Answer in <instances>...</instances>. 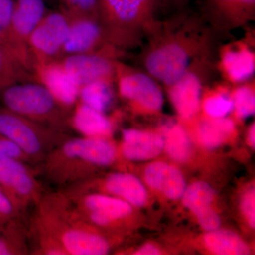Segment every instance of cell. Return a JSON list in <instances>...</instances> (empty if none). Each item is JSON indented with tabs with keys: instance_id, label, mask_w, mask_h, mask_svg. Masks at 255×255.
I'll return each instance as SVG.
<instances>
[{
	"instance_id": "obj_1",
	"label": "cell",
	"mask_w": 255,
	"mask_h": 255,
	"mask_svg": "<svg viewBox=\"0 0 255 255\" xmlns=\"http://www.w3.org/2000/svg\"><path fill=\"white\" fill-rule=\"evenodd\" d=\"M31 255H105L110 240L87 222L63 191L45 193L28 226Z\"/></svg>"
},
{
	"instance_id": "obj_2",
	"label": "cell",
	"mask_w": 255,
	"mask_h": 255,
	"mask_svg": "<svg viewBox=\"0 0 255 255\" xmlns=\"http://www.w3.org/2000/svg\"><path fill=\"white\" fill-rule=\"evenodd\" d=\"M145 39L142 65L146 73L167 87L196 60L205 58L210 35L201 18L181 14L166 21L156 20Z\"/></svg>"
},
{
	"instance_id": "obj_3",
	"label": "cell",
	"mask_w": 255,
	"mask_h": 255,
	"mask_svg": "<svg viewBox=\"0 0 255 255\" xmlns=\"http://www.w3.org/2000/svg\"><path fill=\"white\" fill-rule=\"evenodd\" d=\"M117 158L113 144L102 137L70 136L45 157L42 172L50 183L65 188L93 177Z\"/></svg>"
},
{
	"instance_id": "obj_4",
	"label": "cell",
	"mask_w": 255,
	"mask_h": 255,
	"mask_svg": "<svg viewBox=\"0 0 255 255\" xmlns=\"http://www.w3.org/2000/svg\"><path fill=\"white\" fill-rule=\"evenodd\" d=\"M159 0H98V22L107 43L117 50L141 44L156 21Z\"/></svg>"
},
{
	"instance_id": "obj_5",
	"label": "cell",
	"mask_w": 255,
	"mask_h": 255,
	"mask_svg": "<svg viewBox=\"0 0 255 255\" xmlns=\"http://www.w3.org/2000/svg\"><path fill=\"white\" fill-rule=\"evenodd\" d=\"M0 102L36 123L64 132L71 128L70 106L58 98L44 84L35 81L11 85L0 94Z\"/></svg>"
},
{
	"instance_id": "obj_6",
	"label": "cell",
	"mask_w": 255,
	"mask_h": 255,
	"mask_svg": "<svg viewBox=\"0 0 255 255\" xmlns=\"http://www.w3.org/2000/svg\"><path fill=\"white\" fill-rule=\"evenodd\" d=\"M0 133L17 145L32 163H41L55 147L70 136L30 120L0 104Z\"/></svg>"
},
{
	"instance_id": "obj_7",
	"label": "cell",
	"mask_w": 255,
	"mask_h": 255,
	"mask_svg": "<svg viewBox=\"0 0 255 255\" xmlns=\"http://www.w3.org/2000/svg\"><path fill=\"white\" fill-rule=\"evenodd\" d=\"M34 167L20 159L0 160V189L22 215L28 208L36 206L45 194Z\"/></svg>"
},
{
	"instance_id": "obj_8",
	"label": "cell",
	"mask_w": 255,
	"mask_h": 255,
	"mask_svg": "<svg viewBox=\"0 0 255 255\" xmlns=\"http://www.w3.org/2000/svg\"><path fill=\"white\" fill-rule=\"evenodd\" d=\"M117 51L108 46L96 53L65 55L55 63L80 90L94 82L114 81Z\"/></svg>"
},
{
	"instance_id": "obj_9",
	"label": "cell",
	"mask_w": 255,
	"mask_h": 255,
	"mask_svg": "<svg viewBox=\"0 0 255 255\" xmlns=\"http://www.w3.org/2000/svg\"><path fill=\"white\" fill-rule=\"evenodd\" d=\"M70 25V20L61 11L46 13L28 41L36 69L58 61L63 57Z\"/></svg>"
},
{
	"instance_id": "obj_10",
	"label": "cell",
	"mask_w": 255,
	"mask_h": 255,
	"mask_svg": "<svg viewBox=\"0 0 255 255\" xmlns=\"http://www.w3.org/2000/svg\"><path fill=\"white\" fill-rule=\"evenodd\" d=\"M62 191L68 197L99 193L123 199L135 206H143L147 200V192L141 182L132 174L122 172L109 174L100 180L90 177L63 188Z\"/></svg>"
},
{
	"instance_id": "obj_11",
	"label": "cell",
	"mask_w": 255,
	"mask_h": 255,
	"mask_svg": "<svg viewBox=\"0 0 255 255\" xmlns=\"http://www.w3.org/2000/svg\"><path fill=\"white\" fill-rule=\"evenodd\" d=\"M115 79L120 95L133 105L148 112H158L163 95L158 82L148 73L130 68L117 60Z\"/></svg>"
},
{
	"instance_id": "obj_12",
	"label": "cell",
	"mask_w": 255,
	"mask_h": 255,
	"mask_svg": "<svg viewBox=\"0 0 255 255\" xmlns=\"http://www.w3.org/2000/svg\"><path fill=\"white\" fill-rule=\"evenodd\" d=\"M206 58V57H205ZM202 58L196 60L180 78L167 86L169 98L182 118H193L197 114L202 97Z\"/></svg>"
},
{
	"instance_id": "obj_13",
	"label": "cell",
	"mask_w": 255,
	"mask_h": 255,
	"mask_svg": "<svg viewBox=\"0 0 255 255\" xmlns=\"http://www.w3.org/2000/svg\"><path fill=\"white\" fill-rule=\"evenodd\" d=\"M204 12L216 31H231L255 20V0H204Z\"/></svg>"
},
{
	"instance_id": "obj_14",
	"label": "cell",
	"mask_w": 255,
	"mask_h": 255,
	"mask_svg": "<svg viewBox=\"0 0 255 255\" xmlns=\"http://www.w3.org/2000/svg\"><path fill=\"white\" fill-rule=\"evenodd\" d=\"M219 67L228 82L248 81L255 71V52L246 40L228 43L221 50Z\"/></svg>"
},
{
	"instance_id": "obj_15",
	"label": "cell",
	"mask_w": 255,
	"mask_h": 255,
	"mask_svg": "<svg viewBox=\"0 0 255 255\" xmlns=\"http://www.w3.org/2000/svg\"><path fill=\"white\" fill-rule=\"evenodd\" d=\"M70 30L64 46L63 57L96 53L111 46L107 43L98 21L76 18L70 20Z\"/></svg>"
},
{
	"instance_id": "obj_16",
	"label": "cell",
	"mask_w": 255,
	"mask_h": 255,
	"mask_svg": "<svg viewBox=\"0 0 255 255\" xmlns=\"http://www.w3.org/2000/svg\"><path fill=\"white\" fill-rule=\"evenodd\" d=\"M122 153L130 161H142L152 159L160 154L164 148L162 137L152 132L135 129L123 131Z\"/></svg>"
},
{
	"instance_id": "obj_17",
	"label": "cell",
	"mask_w": 255,
	"mask_h": 255,
	"mask_svg": "<svg viewBox=\"0 0 255 255\" xmlns=\"http://www.w3.org/2000/svg\"><path fill=\"white\" fill-rule=\"evenodd\" d=\"M12 25L18 41L28 47L32 32L46 14L44 0H13Z\"/></svg>"
},
{
	"instance_id": "obj_18",
	"label": "cell",
	"mask_w": 255,
	"mask_h": 255,
	"mask_svg": "<svg viewBox=\"0 0 255 255\" xmlns=\"http://www.w3.org/2000/svg\"><path fill=\"white\" fill-rule=\"evenodd\" d=\"M13 0H0V46L11 52L36 75V63L31 50L18 41L13 29Z\"/></svg>"
},
{
	"instance_id": "obj_19",
	"label": "cell",
	"mask_w": 255,
	"mask_h": 255,
	"mask_svg": "<svg viewBox=\"0 0 255 255\" xmlns=\"http://www.w3.org/2000/svg\"><path fill=\"white\" fill-rule=\"evenodd\" d=\"M146 182L171 199L181 197L185 190V182L181 172L165 162L150 164L145 169Z\"/></svg>"
},
{
	"instance_id": "obj_20",
	"label": "cell",
	"mask_w": 255,
	"mask_h": 255,
	"mask_svg": "<svg viewBox=\"0 0 255 255\" xmlns=\"http://www.w3.org/2000/svg\"><path fill=\"white\" fill-rule=\"evenodd\" d=\"M23 216L0 223V255H31L27 225Z\"/></svg>"
},
{
	"instance_id": "obj_21",
	"label": "cell",
	"mask_w": 255,
	"mask_h": 255,
	"mask_svg": "<svg viewBox=\"0 0 255 255\" xmlns=\"http://www.w3.org/2000/svg\"><path fill=\"white\" fill-rule=\"evenodd\" d=\"M34 73L28 70L9 50L0 46V94L11 85L26 82H38Z\"/></svg>"
},
{
	"instance_id": "obj_22",
	"label": "cell",
	"mask_w": 255,
	"mask_h": 255,
	"mask_svg": "<svg viewBox=\"0 0 255 255\" xmlns=\"http://www.w3.org/2000/svg\"><path fill=\"white\" fill-rule=\"evenodd\" d=\"M235 130L234 122L226 117L203 119L197 127L201 143L209 149L216 148L222 145L234 133Z\"/></svg>"
},
{
	"instance_id": "obj_23",
	"label": "cell",
	"mask_w": 255,
	"mask_h": 255,
	"mask_svg": "<svg viewBox=\"0 0 255 255\" xmlns=\"http://www.w3.org/2000/svg\"><path fill=\"white\" fill-rule=\"evenodd\" d=\"M207 248L219 255H246L250 254L248 246L237 235L228 231H211L204 238Z\"/></svg>"
},
{
	"instance_id": "obj_24",
	"label": "cell",
	"mask_w": 255,
	"mask_h": 255,
	"mask_svg": "<svg viewBox=\"0 0 255 255\" xmlns=\"http://www.w3.org/2000/svg\"><path fill=\"white\" fill-rule=\"evenodd\" d=\"M164 147L175 160L183 162L190 155V141L187 132L179 125L168 127L164 131Z\"/></svg>"
},
{
	"instance_id": "obj_25",
	"label": "cell",
	"mask_w": 255,
	"mask_h": 255,
	"mask_svg": "<svg viewBox=\"0 0 255 255\" xmlns=\"http://www.w3.org/2000/svg\"><path fill=\"white\" fill-rule=\"evenodd\" d=\"M203 109L210 118H224L233 110L232 96L226 87L211 90L203 102Z\"/></svg>"
},
{
	"instance_id": "obj_26",
	"label": "cell",
	"mask_w": 255,
	"mask_h": 255,
	"mask_svg": "<svg viewBox=\"0 0 255 255\" xmlns=\"http://www.w3.org/2000/svg\"><path fill=\"white\" fill-rule=\"evenodd\" d=\"M112 82H96L82 87L80 92L85 105L100 112L107 110L112 100Z\"/></svg>"
},
{
	"instance_id": "obj_27",
	"label": "cell",
	"mask_w": 255,
	"mask_h": 255,
	"mask_svg": "<svg viewBox=\"0 0 255 255\" xmlns=\"http://www.w3.org/2000/svg\"><path fill=\"white\" fill-rule=\"evenodd\" d=\"M215 192L213 188L205 182H196L184 192L183 201L187 208L196 214L211 207Z\"/></svg>"
},
{
	"instance_id": "obj_28",
	"label": "cell",
	"mask_w": 255,
	"mask_h": 255,
	"mask_svg": "<svg viewBox=\"0 0 255 255\" xmlns=\"http://www.w3.org/2000/svg\"><path fill=\"white\" fill-rule=\"evenodd\" d=\"M255 82L244 84L236 87L231 94L233 110L239 119H246L254 115L255 112Z\"/></svg>"
},
{
	"instance_id": "obj_29",
	"label": "cell",
	"mask_w": 255,
	"mask_h": 255,
	"mask_svg": "<svg viewBox=\"0 0 255 255\" xmlns=\"http://www.w3.org/2000/svg\"><path fill=\"white\" fill-rule=\"evenodd\" d=\"M61 12L69 20L89 18L98 21V0H59Z\"/></svg>"
},
{
	"instance_id": "obj_30",
	"label": "cell",
	"mask_w": 255,
	"mask_h": 255,
	"mask_svg": "<svg viewBox=\"0 0 255 255\" xmlns=\"http://www.w3.org/2000/svg\"><path fill=\"white\" fill-rule=\"evenodd\" d=\"M110 122L102 112L85 105L82 108V130L90 137H102L111 131Z\"/></svg>"
},
{
	"instance_id": "obj_31",
	"label": "cell",
	"mask_w": 255,
	"mask_h": 255,
	"mask_svg": "<svg viewBox=\"0 0 255 255\" xmlns=\"http://www.w3.org/2000/svg\"><path fill=\"white\" fill-rule=\"evenodd\" d=\"M5 158L20 159L34 165L17 145L0 133V160Z\"/></svg>"
},
{
	"instance_id": "obj_32",
	"label": "cell",
	"mask_w": 255,
	"mask_h": 255,
	"mask_svg": "<svg viewBox=\"0 0 255 255\" xmlns=\"http://www.w3.org/2000/svg\"><path fill=\"white\" fill-rule=\"evenodd\" d=\"M195 215L201 226L206 231H216L219 228L221 220L211 207L202 210Z\"/></svg>"
},
{
	"instance_id": "obj_33",
	"label": "cell",
	"mask_w": 255,
	"mask_h": 255,
	"mask_svg": "<svg viewBox=\"0 0 255 255\" xmlns=\"http://www.w3.org/2000/svg\"><path fill=\"white\" fill-rule=\"evenodd\" d=\"M241 209L248 223L253 228L255 226V189L247 191L242 199Z\"/></svg>"
},
{
	"instance_id": "obj_34",
	"label": "cell",
	"mask_w": 255,
	"mask_h": 255,
	"mask_svg": "<svg viewBox=\"0 0 255 255\" xmlns=\"http://www.w3.org/2000/svg\"><path fill=\"white\" fill-rule=\"evenodd\" d=\"M0 215L4 219H9L17 216H23L19 212L6 194L0 189Z\"/></svg>"
},
{
	"instance_id": "obj_35",
	"label": "cell",
	"mask_w": 255,
	"mask_h": 255,
	"mask_svg": "<svg viewBox=\"0 0 255 255\" xmlns=\"http://www.w3.org/2000/svg\"><path fill=\"white\" fill-rule=\"evenodd\" d=\"M135 255H160L159 250L152 245H146L135 253Z\"/></svg>"
},
{
	"instance_id": "obj_36",
	"label": "cell",
	"mask_w": 255,
	"mask_h": 255,
	"mask_svg": "<svg viewBox=\"0 0 255 255\" xmlns=\"http://www.w3.org/2000/svg\"><path fill=\"white\" fill-rule=\"evenodd\" d=\"M248 140L253 148H255V124L251 126V128L249 130V134H248Z\"/></svg>"
},
{
	"instance_id": "obj_37",
	"label": "cell",
	"mask_w": 255,
	"mask_h": 255,
	"mask_svg": "<svg viewBox=\"0 0 255 255\" xmlns=\"http://www.w3.org/2000/svg\"><path fill=\"white\" fill-rule=\"evenodd\" d=\"M6 220L7 219H4V218L2 216H1V215H0V223L4 222V221H6Z\"/></svg>"
},
{
	"instance_id": "obj_38",
	"label": "cell",
	"mask_w": 255,
	"mask_h": 255,
	"mask_svg": "<svg viewBox=\"0 0 255 255\" xmlns=\"http://www.w3.org/2000/svg\"><path fill=\"white\" fill-rule=\"evenodd\" d=\"M169 1H170L172 3H179L180 1H182V0H169Z\"/></svg>"
}]
</instances>
